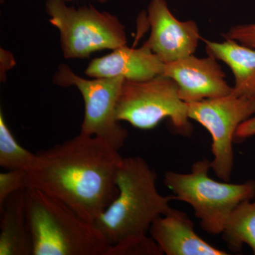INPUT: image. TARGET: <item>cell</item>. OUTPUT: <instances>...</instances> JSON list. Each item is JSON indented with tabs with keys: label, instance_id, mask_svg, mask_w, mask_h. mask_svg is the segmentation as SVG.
I'll list each match as a JSON object with an SVG mask.
<instances>
[{
	"label": "cell",
	"instance_id": "7",
	"mask_svg": "<svg viewBox=\"0 0 255 255\" xmlns=\"http://www.w3.org/2000/svg\"><path fill=\"white\" fill-rule=\"evenodd\" d=\"M125 79L82 78L66 64L61 63L53 76V82L60 87H75L85 102V116L82 133L100 137L120 150L128 132L117 119V104Z\"/></svg>",
	"mask_w": 255,
	"mask_h": 255
},
{
	"label": "cell",
	"instance_id": "13",
	"mask_svg": "<svg viewBox=\"0 0 255 255\" xmlns=\"http://www.w3.org/2000/svg\"><path fill=\"white\" fill-rule=\"evenodd\" d=\"M207 55L228 65L234 76L232 93L255 102V49L233 40L211 41L202 38Z\"/></svg>",
	"mask_w": 255,
	"mask_h": 255
},
{
	"label": "cell",
	"instance_id": "9",
	"mask_svg": "<svg viewBox=\"0 0 255 255\" xmlns=\"http://www.w3.org/2000/svg\"><path fill=\"white\" fill-rule=\"evenodd\" d=\"M146 18L151 32L145 42L164 64L195 53L202 39L197 23L193 20H178L166 0H151Z\"/></svg>",
	"mask_w": 255,
	"mask_h": 255
},
{
	"label": "cell",
	"instance_id": "16",
	"mask_svg": "<svg viewBox=\"0 0 255 255\" xmlns=\"http://www.w3.org/2000/svg\"><path fill=\"white\" fill-rule=\"evenodd\" d=\"M36 154L20 145L5 122L2 111L0 112V166L6 170L25 169L31 167Z\"/></svg>",
	"mask_w": 255,
	"mask_h": 255
},
{
	"label": "cell",
	"instance_id": "2",
	"mask_svg": "<svg viewBox=\"0 0 255 255\" xmlns=\"http://www.w3.org/2000/svg\"><path fill=\"white\" fill-rule=\"evenodd\" d=\"M156 181L157 174L145 159L123 157L117 175L118 195L94 223L110 246L147 236L152 223L172 209L175 197L161 195Z\"/></svg>",
	"mask_w": 255,
	"mask_h": 255
},
{
	"label": "cell",
	"instance_id": "21",
	"mask_svg": "<svg viewBox=\"0 0 255 255\" xmlns=\"http://www.w3.org/2000/svg\"><path fill=\"white\" fill-rule=\"evenodd\" d=\"M63 1H73V0H63ZM94 1H97L100 3H105L107 2V1H108V0H94Z\"/></svg>",
	"mask_w": 255,
	"mask_h": 255
},
{
	"label": "cell",
	"instance_id": "19",
	"mask_svg": "<svg viewBox=\"0 0 255 255\" xmlns=\"http://www.w3.org/2000/svg\"><path fill=\"white\" fill-rule=\"evenodd\" d=\"M222 36L224 39L233 40L255 49V22L235 25Z\"/></svg>",
	"mask_w": 255,
	"mask_h": 255
},
{
	"label": "cell",
	"instance_id": "1",
	"mask_svg": "<svg viewBox=\"0 0 255 255\" xmlns=\"http://www.w3.org/2000/svg\"><path fill=\"white\" fill-rule=\"evenodd\" d=\"M122 159L105 140L80 132L36 154L27 170L28 188L53 196L94 223L118 195Z\"/></svg>",
	"mask_w": 255,
	"mask_h": 255
},
{
	"label": "cell",
	"instance_id": "17",
	"mask_svg": "<svg viewBox=\"0 0 255 255\" xmlns=\"http://www.w3.org/2000/svg\"><path fill=\"white\" fill-rule=\"evenodd\" d=\"M157 243L151 237H144L110 246L105 255H162Z\"/></svg>",
	"mask_w": 255,
	"mask_h": 255
},
{
	"label": "cell",
	"instance_id": "15",
	"mask_svg": "<svg viewBox=\"0 0 255 255\" xmlns=\"http://www.w3.org/2000/svg\"><path fill=\"white\" fill-rule=\"evenodd\" d=\"M243 201L233 211L222 233L225 243L233 252H240L244 245L255 255V201Z\"/></svg>",
	"mask_w": 255,
	"mask_h": 255
},
{
	"label": "cell",
	"instance_id": "14",
	"mask_svg": "<svg viewBox=\"0 0 255 255\" xmlns=\"http://www.w3.org/2000/svg\"><path fill=\"white\" fill-rule=\"evenodd\" d=\"M0 255H32L33 243L25 206V190L11 194L0 207Z\"/></svg>",
	"mask_w": 255,
	"mask_h": 255
},
{
	"label": "cell",
	"instance_id": "18",
	"mask_svg": "<svg viewBox=\"0 0 255 255\" xmlns=\"http://www.w3.org/2000/svg\"><path fill=\"white\" fill-rule=\"evenodd\" d=\"M28 189V171L11 169L0 173V207L11 194Z\"/></svg>",
	"mask_w": 255,
	"mask_h": 255
},
{
	"label": "cell",
	"instance_id": "10",
	"mask_svg": "<svg viewBox=\"0 0 255 255\" xmlns=\"http://www.w3.org/2000/svg\"><path fill=\"white\" fill-rule=\"evenodd\" d=\"M162 75L177 83L181 100L187 104L219 98L232 93L218 60L194 55L164 64Z\"/></svg>",
	"mask_w": 255,
	"mask_h": 255
},
{
	"label": "cell",
	"instance_id": "6",
	"mask_svg": "<svg viewBox=\"0 0 255 255\" xmlns=\"http://www.w3.org/2000/svg\"><path fill=\"white\" fill-rule=\"evenodd\" d=\"M117 119L140 130H151L169 118L176 131L192 133L188 104L181 100L177 83L163 75L143 82L124 80L117 104Z\"/></svg>",
	"mask_w": 255,
	"mask_h": 255
},
{
	"label": "cell",
	"instance_id": "4",
	"mask_svg": "<svg viewBox=\"0 0 255 255\" xmlns=\"http://www.w3.org/2000/svg\"><path fill=\"white\" fill-rule=\"evenodd\" d=\"M211 161L203 159L191 166L189 173L167 171L164 185L173 192L176 200L193 208L201 228L209 234H222L233 211L243 201L255 196V181L243 184L221 182L209 177Z\"/></svg>",
	"mask_w": 255,
	"mask_h": 255
},
{
	"label": "cell",
	"instance_id": "20",
	"mask_svg": "<svg viewBox=\"0 0 255 255\" xmlns=\"http://www.w3.org/2000/svg\"><path fill=\"white\" fill-rule=\"evenodd\" d=\"M255 135V114L247 119L238 127L235 135L234 142H243L248 137Z\"/></svg>",
	"mask_w": 255,
	"mask_h": 255
},
{
	"label": "cell",
	"instance_id": "12",
	"mask_svg": "<svg viewBox=\"0 0 255 255\" xmlns=\"http://www.w3.org/2000/svg\"><path fill=\"white\" fill-rule=\"evenodd\" d=\"M151 238L167 255H226L198 236L188 215L172 209L159 216L149 230Z\"/></svg>",
	"mask_w": 255,
	"mask_h": 255
},
{
	"label": "cell",
	"instance_id": "3",
	"mask_svg": "<svg viewBox=\"0 0 255 255\" xmlns=\"http://www.w3.org/2000/svg\"><path fill=\"white\" fill-rule=\"evenodd\" d=\"M32 255H105L110 247L95 226L39 189H25Z\"/></svg>",
	"mask_w": 255,
	"mask_h": 255
},
{
	"label": "cell",
	"instance_id": "5",
	"mask_svg": "<svg viewBox=\"0 0 255 255\" xmlns=\"http://www.w3.org/2000/svg\"><path fill=\"white\" fill-rule=\"evenodd\" d=\"M46 9L50 24L59 31L66 59H85L96 51L127 45L125 26L115 15L92 5L75 9L63 0H47Z\"/></svg>",
	"mask_w": 255,
	"mask_h": 255
},
{
	"label": "cell",
	"instance_id": "11",
	"mask_svg": "<svg viewBox=\"0 0 255 255\" xmlns=\"http://www.w3.org/2000/svg\"><path fill=\"white\" fill-rule=\"evenodd\" d=\"M105 56L95 58L85 70L93 78L122 77L126 80L143 82L163 73L164 63L153 53L146 42L140 48L127 45L112 50Z\"/></svg>",
	"mask_w": 255,
	"mask_h": 255
},
{
	"label": "cell",
	"instance_id": "8",
	"mask_svg": "<svg viewBox=\"0 0 255 255\" xmlns=\"http://www.w3.org/2000/svg\"><path fill=\"white\" fill-rule=\"evenodd\" d=\"M255 114V102L233 95L188 104V115L203 126L212 138L211 169L229 182L234 164L233 142L238 127Z\"/></svg>",
	"mask_w": 255,
	"mask_h": 255
}]
</instances>
